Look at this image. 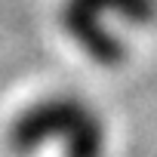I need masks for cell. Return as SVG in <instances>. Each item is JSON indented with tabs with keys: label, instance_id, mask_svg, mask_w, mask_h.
I'll list each match as a JSON object with an SVG mask.
<instances>
[{
	"label": "cell",
	"instance_id": "obj_1",
	"mask_svg": "<svg viewBox=\"0 0 157 157\" xmlns=\"http://www.w3.org/2000/svg\"><path fill=\"white\" fill-rule=\"evenodd\" d=\"M157 16V0H68L65 28L90 59L111 65L123 59L126 34L145 28Z\"/></svg>",
	"mask_w": 157,
	"mask_h": 157
},
{
	"label": "cell",
	"instance_id": "obj_2",
	"mask_svg": "<svg viewBox=\"0 0 157 157\" xmlns=\"http://www.w3.org/2000/svg\"><path fill=\"white\" fill-rule=\"evenodd\" d=\"M16 136L22 145H31L37 139L56 136V139H71L77 154L96 157V148L102 145V132L96 129V117L80 108V102H43L34 108L28 117L19 120Z\"/></svg>",
	"mask_w": 157,
	"mask_h": 157
}]
</instances>
